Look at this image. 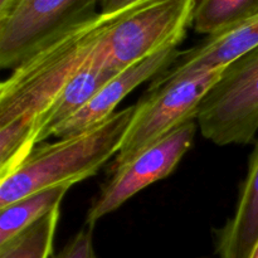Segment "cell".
Returning <instances> with one entry per match:
<instances>
[{"instance_id": "cell-1", "label": "cell", "mask_w": 258, "mask_h": 258, "mask_svg": "<svg viewBox=\"0 0 258 258\" xmlns=\"http://www.w3.org/2000/svg\"><path fill=\"white\" fill-rule=\"evenodd\" d=\"M113 14L97 13L60 33L13 68L0 85V126L17 121L32 134L37 116L93 54Z\"/></svg>"}, {"instance_id": "cell-2", "label": "cell", "mask_w": 258, "mask_h": 258, "mask_svg": "<svg viewBox=\"0 0 258 258\" xmlns=\"http://www.w3.org/2000/svg\"><path fill=\"white\" fill-rule=\"evenodd\" d=\"M134 112L135 105L128 106L81 134L35 146L23 163L0 178V208L35 191L75 185L97 174L117 155Z\"/></svg>"}, {"instance_id": "cell-3", "label": "cell", "mask_w": 258, "mask_h": 258, "mask_svg": "<svg viewBox=\"0 0 258 258\" xmlns=\"http://www.w3.org/2000/svg\"><path fill=\"white\" fill-rule=\"evenodd\" d=\"M194 5L196 0H140L116 10L97 47L106 67L118 73L178 48L193 23Z\"/></svg>"}, {"instance_id": "cell-4", "label": "cell", "mask_w": 258, "mask_h": 258, "mask_svg": "<svg viewBox=\"0 0 258 258\" xmlns=\"http://www.w3.org/2000/svg\"><path fill=\"white\" fill-rule=\"evenodd\" d=\"M226 68L206 71L149 90L135 105L133 120L111 164V173L185 122L197 120L204 97Z\"/></svg>"}, {"instance_id": "cell-5", "label": "cell", "mask_w": 258, "mask_h": 258, "mask_svg": "<svg viewBox=\"0 0 258 258\" xmlns=\"http://www.w3.org/2000/svg\"><path fill=\"white\" fill-rule=\"evenodd\" d=\"M202 135L219 146L247 145L258 131V48L224 70L199 107Z\"/></svg>"}, {"instance_id": "cell-6", "label": "cell", "mask_w": 258, "mask_h": 258, "mask_svg": "<svg viewBox=\"0 0 258 258\" xmlns=\"http://www.w3.org/2000/svg\"><path fill=\"white\" fill-rule=\"evenodd\" d=\"M100 0H18L0 18V67H17L60 33L97 14Z\"/></svg>"}, {"instance_id": "cell-7", "label": "cell", "mask_w": 258, "mask_h": 258, "mask_svg": "<svg viewBox=\"0 0 258 258\" xmlns=\"http://www.w3.org/2000/svg\"><path fill=\"white\" fill-rule=\"evenodd\" d=\"M197 126V120L188 121L112 171L88 209L86 226L93 228L100 219L117 211L134 196L168 178L193 146Z\"/></svg>"}, {"instance_id": "cell-8", "label": "cell", "mask_w": 258, "mask_h": 258, "mask_svg": "<svg viewBox=\"0 0 258 258\" xmlns=\"http://www.w3.org/2000/svg\"><path fill=\"white\" fill-rule=\"evenodd\" d=\"M258 48V13L222 30L207 35L199 44L180 52L176 62L154 78L149 90L180 81L206 71L226 68Z\"/></svg>"}, {"instance_id": "cell-9", "label": "cell", "mask_w": 258, "mask_h": 258, "mask_svg": "<svg viewBox=\"0 0 258 258\" xmlns=\"http://www.w3.org/2000/svg\"><path fill=\"white\" fill-rule=\"evenodd\" d=\"M179 54L180 50L178 48H171L150 55L121 71L96 93L95 97L82 110L60 126L54 136L58 139L70 138L102 122L116 112L118 103L141 83L154 80L160 73L169 70L176 62Z\"/></svg>"}, {"instance_id": "cell-10", "label": "cell", "mask_w": 258, "mask_h": 258, "mask_svg": "<svg viewBox=\"0 0 258 258\" xmlns=\"http://www.w3.org/2000/svg\"><path fill=\"white\" fill-rule=\"evenodd\" d=\"M97 47L87 63L37 116L30 134L33 149L49 136H54L60 126L82 110L111 78L120 73L106 67Z\"/></svg>"}, {"instance_id": "cell-11", "label": "cell", "mask_w": 258, "mask_h": 258, "mask_svg": "<svg viewBox=\"0 0 258 258\" xmlns=\"http://www.w3.org/2000/svg\"><path fill=\"white\" fill-rule=\"evenodd\" d=\"M258 241V140L249 156L234 213L216 232L219 258H249Z\"/></svg>"}, {"instance_id": "cell-12", "label": "cell", "mask_w": 258, "mask_h": 258, "mask_svg": "<svg viewBox=\"0 0 258 258\" xmlns=\"http://www.w3.org/2000/svg\"><path fill=\"white\" fill-rule=\"evenodd\" d=\"M72 186L63 184L43 189L0 208V244L18 236L60 207L63 198Z\"/></svg>"}, {"instance_id": "cell-13", "label": "cell", "mask_w": 258, "mask_h": 258, "mask_svg": "<svg viewBox=\"0 0 258 258\" xmlns=\"http://www.w3.org/2000/svg\"><path fill=\"white\" fill-rule=\"evenodd\" d=\"M258 13V0H196L193 25L206 35L222 32Z\"/></svg>"}, {"instance_id": "cell-14", "label": "cell", "mask_w": 258, "mask_h": 258, "mask_svg": "<svg viewBox=\"0 0 258 258\" xmlns=\"http://www.w3.org/2000/svg\"><path fill=\"white\" fill-rule=\"evenodd\" d=\"M59 217L58 207L22 233L0 244V258H50Z\"/></svg>"}, {"instance_id": "cell-15", "label": "cell", "mask_w": 258, "mask_h": 258, "mask_svg": "<svg viewBox=\"0 0 258 258\" xmlns=\"http://www.w3.org/2000/svg\"><path fill=\"white\" fill-rule=\"evenodd\" d=\"M55 258H100L93 247L92 227L85 224V227L67 242Z\"/></svg>"}, {"instance_id": "cell-16", "label": "cell", "mask_w": 258, "mask_h": 258, "mask_svg": "<svg viewBox=\"0 0 258 258\" xmlns=\"http://www.w3.org/2000/svg\"><path fill=\"white\" fill-rule=\"evenodd\" d=\"M140 0H100L101 12L102 13H112L116 10H120L122 8L128 7Z\"/></svg>"}, {"instance_id": "cell-17", "label": "cell", "mask_w": 258, "mask_h": 258, "mask_svg": "<svg viewBox=\"0 0 258 258\" xmlns=\"http://www.w3.org/2000/svg\"><path fill=\"white\" fill-rule=\"evenodd\" d=\"M17 2L18 0H0V18L5 17Z\"/></svg>"}, {"instance_id": "cell-18", "label": "cell", "mask_w": 258, "mask_h": 258, "mask_svg": "<svg viewBox=\"0 0 258 258\" xmlns=\"http://www.w3.org/2000/svg\"><path fill=\"white\" fill-rule=\"evenodd\" d=\"M249 258H258V241H257L256 246H254L253 251H252V253H251V256H249Z\"/></svg>"}]
</instances>
